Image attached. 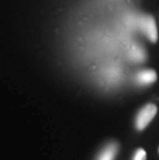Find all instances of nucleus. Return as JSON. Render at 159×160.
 <instances>
[{
	"instance_id": "5",
	"label": "nucleus",
	"mask_w": 159,
	"mask_h": 160,
	"mask_svg": "<svg viewBox=\"0 0 159 160\" xmlns=\"http://www.w3.org/2000/svg\"><path fill=\"white\" fill-rule=\"evenodd\" d=\"M147 158V153L144 149H137V151L135 152L133 156V160H146Z\"/></svg>"
},
{
	"instance_id": "3",
	"label": "nucleus",
	"mask_w": 159,
	"mask_h": 160,
	"mask_svg": "<svg viewBox=\"0 0 159 160\" xmlns=\"http://www.w3.org/2000/svg\"><path fill=\"white\" fill-rule=\"evenodd\" d=\"M157 80V74L153 69H145L137 73V82L141 85H150L153 84Z\"/></svg>"
},
{
	"instance_id": "6",
	"label": "nucleus",
	"mask_w": 159,
	"mask_h": 160,
	"mask_svg": "<svg viewBox=\"0 0 159 160\" xmlns=\"http://www.w3.org/2000/svg\"><path fill=\"white\" fill-rule=\"evenodd\" d=\"M158 152H159V149H158Z\"/></svg>"
},
{
	"instance_id": "4",
	"label": "nucleus",
	"mask_w": 159,
	"mask_h": 160,
	"mask_svg": "<svg viewBox=\"0 0 159 160\" xmlns=\"http://www.w3.org/2000/svg\"><path fill=\"white\" fill-rule=\"evenodd\" d=\"M118 152V145L116 142H111L104 147L100 154L98 155L97 160H114Z\"/></svg>"
},
{
	"instance_id": "1",
	"label": "nucleus",
	"mask_w": 159,
	"mask_h": 160,
	"mask_svg": "<svg viewBox=\"0 0 159 160\" xmlns=\"http://www.w3.org/2000/svg\"><path fill=\"white\" fill-rule=\"evenodd\" d=\"M157 114V107L153 103H148L137 113L135 118V127L137 130H143L153 120Z\"/></svg>"
},
{
	"instance_id": "2",
	"label": "nucleus",
	"mask_w": 159,
	"mask_h": 160,
	"mask_svg": "<svg viewBox=\"0 0 159 160\" xmlns=\"http://www.w3.org/2000/svg\"><path fill=\"white\" fill-rule=\"evenodd\" d=\"M140 26L142 31L145 35L148 37V39L151 42L155 43L158 39V33L156 28V23L153 18V16L145 15L140 20Z\"/></svg>"
}]
</instances>
